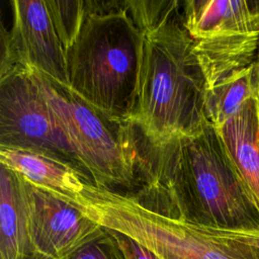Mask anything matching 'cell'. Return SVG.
Returning <instances> with one entry per match:
<instances>
[{"instance_id":"3957f363","label":"cell","mask_w":259,"mask_h":259,"mask_svg":"<svg viewBox=\"0 0 259 259\" xmlns=\"http://www.w3.org/2000/svg\"><path fill=\"white\" fill-rule=\"evenodd\" d=\"M143 46V33L123 1H89L67 52L69 89L108 119L132 124Z\"/></svg>"},{"instance_id":"9a60e30c","label":"cell","mask_w":259,"mask_h":259,"mask_svg":"<svg viewBox=\"0 0 259 259\" xmlns=\"http://www.w3.org/2000/svg\"><path fill=\"white\" fill-rule=\"evenodd\" d=\"M58 36L66 51L70 50L79 34L88 11L89 1L46 0Z\"/></svg>"},{"instance_id":"e0dca14e","label":"cell","mask_w":259,"mask_h":259,"mask_svg":"<svg viewBox=\"0 0 259 259\" xmlns=\"http://www.w3.org/2000/svg\"><path fill=\"white\" fill-rule=\"evenodd\" d=\"M109 231L115 239L123 259H160L152 251L130 237L115 231Z\"/></svg>"},{"instance_id":"7a4b0ae2","label":"cell","mask_w":259,"mask_h":259,"mask_svg":"<svg viewBox=\"0 0 259 259\" xmlns=\"http://www.w3.org/2000/svg\"><path fill=\"white\" fill-rule=\"evenodd\" d=\"M123 3L144 39L132 124L151 147L198 134L208 123L206 83L183 24L181 1Z\"/></svg>"},{"instance_id":"d6986e66","label":"cell","mask_w":259,"mask_h":259,"mask_svg":"<svg viewBox=\"0 0 259 259\" xmlns=\"http://www.w3.org/2000/svg\"><path fill=\"white\" fill-rule=\"evenodd\" d=\"M25 259H50V258H48V257H46V256H44V255H41V254H39V253L34 252L33 254L29 255V256L26 257Z\"/></svg>"},{"instance_id":"2e32d148","label":"cell","mask_w":259,"mask_h":259,"mask_svg":"<svg viewBox=\"0 0 259 259\" xmlns=\"http://www.w3.org/2000/svg\"><path fill=\"white\" fill-rule=\"evenodd\" d=\"M105 229V228H104ZM69 259H123L109 230L75 253Z\"/></svg>"},{"instance_id":"9c48e42d","label":"cell","mask_w":259,"mask_h":259,"mask_svg":"<svg viewBox=\"0 0 259 259\" xmlns=\"http://www.w3.org/2000/svg\"><path fill=\"white\" fill-rule=\"evenodd\" d=\"M0 163L30 184L58 196L78 194L91 180L78 165L41 149L0 145Z\"/></svg>"},{"instance_id":"7c38bea8","label":"cell","mask_w":259,"mask_h":259,"mask_svg":"<svg viewBox=\"0 0 259 259\" xmlns=\"http://www.w3.org/2000/svg\"><path fill=\"white\" fill-rule=\"evenodd\" d=\"M194 53L207 91L257 62L259 33H237L194 40Z\"/></svg>"},{"instance_id":"6da1fadb","label":"cell","mask_w":259,"mask_h":259,"mask_svg":"<svg viewBox=\"0 0 259 259\" xmlns=\"http://www.w3.org/2000/svg\"><path fill=\"white\" fill-rule=\"evenodd\" d=\"M139 171L145 185L137 199L169 218L207 227L259 233V209L218 130L160 147L148 145Z\"/></svg>"},{"instance_id":"8992f818","label":"cell","mask_w":259,"mask_h":259,"mask_svg":"<svg viewBox=\"0 0 259 259\" xmlns=\"http://www.w3.org/2000/svg\"><path fill=\"white\" fill-rule=\"evenodd\" d=\"M0 145L47 150L78 165L29 71L12 69L0 74Z\"/></svg>"},{"instance_id":"ffe728a7","label":"cell","mask_w":259,"mask_h":259,"mask_svg":"<svg viewBox=\"0 0 259 259\" xmlns=\"http://www.w3.org/2000/svg\"><path fill=\"white\" fill-rule=\"evenodd\" d=\"M258 64H259V54H258Z\"/></svg>"},{"instance_id":"8fae6325","label":"cell","mask_w":259,"mask_h":259,"mask_svg":"<svg viewBox=\"0 0 259 259\" xmlns=\"http://www.w3.org/2000/svg\"><path fill=\"white\" fill-rule=\"evenodd\" d=\"M33 253L24 180L1 165L0 259H25Z\"/></svg>"},{"instance_id":"30bf717a","label":"cell","mask_w":259,"mask_h":259,"mask_svg":"<svg viewBox=\"0 0 259 259\" xmlns=\"http://www.w3.org/2000/svg\"><path fill=\"white\" fill-rule=\"evenodd\" d=\"M185 29L194 40L259 33V0L181 1Z\"/></svg>"},{"instance_id":"ba28073f","label":"cell","mask_w":259,"mask_h":259,"mask_svg":"<svg viewBox=\"0 0 259 259\" xmlns=\"http://www.w3.org/2000/svg\"><path fill=\"white\" fill-rule=\"evenodd\" d=\"M24 183L34 252L50 259H69L105 232L70 202L25 180Z\"/></svg>"},{"instance_id":"5bb4252c","label":"cell","mask_w":259,"mask_h":259,"mask_svg":"<svg viewBox=\"0 0 259 259\" xmlns=\"http://www.w3.org/2000/svg\"><path fill=\"white\" fill-rule=\"evenodd\" d=\"M259 91L258 60L243 72L206 91L205 114L217 130L233 117L243 104Z\"/></svg>"},{"instance_id":"5b68a950","label":"cell","mask_w":259,"mask_h":259,"mask_svg":"<svg viewBox=\"0 0 259 259\" xmlns=\"http://www.w3.org/2000/svg\"><path fill=\"white\" fill-rule=\"evenodd\" d=\"M62 128L78 166L95 185L113 189L135 184L141 154L133 124L108 119L69 87L29 71Z\"/></svg>"},{"instance_id":"277c9868","label":"cell","mask_w":259,"mask_h":259,"mask_svg":"<svg viewBox=\"0 0 259 259\" xmlns=\"http://www.w3.org/2000/svg\"><path fill=\"white\" fill-rule=\"evenodd\" d=\"M99 226L120 233L160 259H247L233 232L166 217L142 204L135 195L85 183L63 197Z\"/></svg>"},{"instance_id":"52a82bcc","label":"cell","mask_w":259,"mask_h":259,"mask_svg":"<svg viewBox=\"0 0 259 259\" xmlns=\"http://www.w3.org/2000/svg\"><path fill=\"white\" fill-rule=\"evenodd\" d=\"M12 23L1 33L0 74L33 71L54 84L69 86L66 51L46 0L10 1Z\"/></svg>"},{"instance_id":"ac0fdd59","label":"cell","mask_w":259,"mask_h":259,"mask_svg":"<svg viewBox=\"0 0 259 259\" xmlns=\"http://www.w3.org/2000/svg\"><path fill=\"white\" fill-rule=\"evenodd\" d=\"M233 236L247 259H259V233L233 231Z\"/></svg>"},{"instance_id":"4fadbf2b","label":"cell","mask_w":259,"mask_h":259,"mask_svg":"<svg viewBox=\"0 0 259 259\" xmlns=\"http://www.w3.org/2000/svg\"><path fill=\"white\" fill-rule=\"evenodd\" d=\"M218 132L259 209V91Z\"/></svg>"}]
</instances>
